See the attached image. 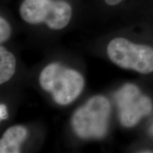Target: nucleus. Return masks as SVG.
Instances as JSON below:
<instances>
[{
    "label": "nucleus",
    "instance_id": "nucleus-1",
    "mask_svg": "<svg viewBox=\"0 0 153 153\" xmlns=\"http://www.w3.org/2000/svg\"><path fill=\"white\" fill-rule=\"evenodd\" d=\"M39 84L44 91L51 94L55 103L66 106L73 102L82 93L85 79L76 70L59 62H53L42 70Z\"/></svg>",
    "mask_w": 153,
    "mask_h": 153
},
{
    "label": "nucleus",
    "instance_id": "nucleus-2",
    "mask_svg": "<svg viewBox=\"0 0 153 153\" xmlns=\"http://www.w3.org/2000/svg\"><path fill=\"white\" fill-rule=\"evenodd\" d=\"M111 104L101 95L92 97L75 111L72 118V129L82 139H101L107 133Z\"/></svg>",
    "mask_w": 153,
    "mask_h": 153
},
{
    "label": "nucleus",
    "instance_id": "nucleus-3",
    "mask_svg": "<svg viewBox=\"0 0 153 153\" xmlns=\"http://www.w3.org/2000/svg\"><path fill=\"white\" fill-rule=\"evenodd\" d=\"M106 53L110 60L120 68L142 74L153 72V48L150 45L118 37L108 43Z\"/></svg>",
    "mask_w": 153,
    "mask_h": 153
},
{
    "label": "nucleus",
    "instance_id": "nucleus-4",
    "mask_svg": "<svg viewBox=\"0 0 153 153\" xmlns=\"http://www.w3.org/2000/svg\"><path fill=\"white\" fill-rule=\"evenodd\" d=\"M22 19L29 24H46L53 30L68 26L72 15L70 4L62 0H24L19 8Z\"/></svg>",
    "mask_w": 153,
    "mask_h": 153
},
{
    "label": "nucleus",
    "instance_id": "nucleus-5",
    "mask_svg": "<svg viewBox=\"0 0 153 153\" xmlns=\"http://www.w3.org/2000/svg\"><path fill=\"white\" fill-rule=\"evenodd\" d=\"M119 120L126 128L136 126L140 120L152 112V101L143 94L138 87L131 83L124 85L114 95Z\"/></svg>",
    "mask_w": 153,
    "mask_h": 153
},
{
    "label": "nucleus",
    "instance_id": "nucleus-6",
    "mask_svg": "<svg viewBox=\"0 0 153 153\" xmlns=\"http://www.w3.org/2000/svg\"><path fill=\"white\" fill-rule=\"evenodd\" d=\"M28 131L22 126H14L9 128L4 133L0 140V152L19 153L21 145L26 140Z\"/></svg>",
    "mask_w": 153,
    "mask_h": 153
},
{
    "label": "nucleus",
    "instance_id": "nucleus-7",
    "mask_svg": "<svg viewBox=\"0 0 153 153\" xmlns=\"http://www.w3.org/2000/svg\"><path fill=\"white\" fill-rule=\"evenodd\" d=\"M15 56L4 47H0V84L3 85L14 76L16 71Z\"/></svg>",
    "mask_w": 153,
    "mask_h": 153
},
{
    "label": "nucleus",
    "instance_id": "nucleus-8",
    "mask_svg": "<svg viewBox=\"0 0 153 153\" xmlns=\"http://www.w3.org/2000/svg\"><path fill=\"white\" fill-rule=\"evenodd\" d=\"M11 33V26L3 17L0 18V43H3L8 41Z\"/></svg>",
    "mask_w": 153,
    "mask_h": 153
},
{
    "label": "nucleus",
    "instance_id": "nucleus-9",
    "mask_svg": "<svg viewBox=\"0 0 153 153\" xmlns=\"http://www.w3.org/2000/svg\"><path fill=\"white\" fill-rule=\"evenodd\" d=\"M8 117V112L7 108L4 104H1L0 105V119L1 120H4Z\"/></svg>",
    "mask_w": 153,
    "mask_h": 153
},
{
    "label": "nucleus",
    "instance_id": "nucleus-10",
    "mask_svg": "<svg viewBox=\"0 0 153 153\" xmlns=\"http://www.w3.org/2000/svg\"><path fill=\"white\" fill-rule=\"evenodd\" d=\"M123 0H104V1L109 6H115L121 2Z\"/></svg>",
    "mask_w": 153,
    "mask_h": 153
},
{
    "label": "nucleus",
    "instance_id": "nucleus-11",
    "mask_svg": "<svg viewBox=\"0 0 153 153\" xmlns=\"http://www.w3.org/2000/svg\"><path fill=\"white\" fill-rule=\"evenodd\" d=\"M150 133L152 134V135H153V124L152 125V126H151V128H150Z\"/></svg>",
    "mask_w": 153,
    "mask_h": 153
}]
</instances>
